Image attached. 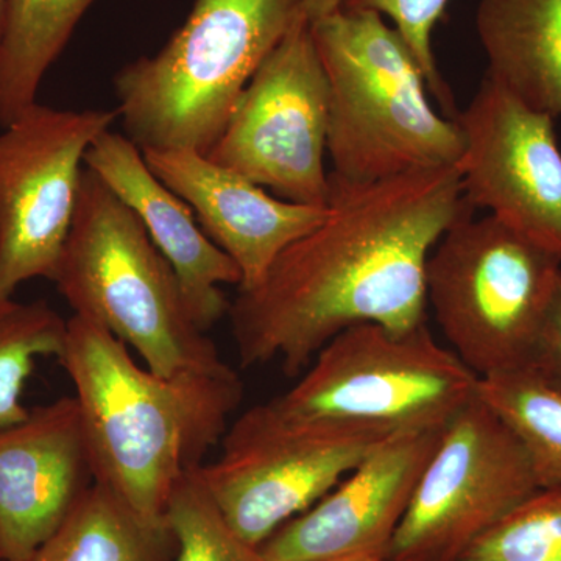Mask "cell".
Wrapping results in <instances>:
<instances>
[{
  "label": "cell",
  "mask_w": 561,
  "mask_h": 561,
  "mask_svg": "<svg viewBox=\"0 0 561 561\" xmlns=\"http://www.w3.org/2000/svg\"><path fill=\"white\" fill-rule=\"evenodd\" d=\"M301 9L302 0H195L160 51L117 72L125 136L140 150L206 153Z\"/></svg>",
  "instance_id": "5b68a950"
},
{
  "label": "cell",
  "mask_w": 561,
  "mask_h": 561,
  "mask_svg": "<svg viewBox=\"0 0 561 561\" xmlns=\"http://www.w3.org/2000/svg\"><path fill=\"white\" fill-rule=\"evenodd\" d=\"M343 0H302V14L306 20L313 22L341 9Z\"/></svg>",
  "instance_id": "484cf974"
},
{
  "label": "cell",
  "mask_w": 561,
  "mask_h": 561,
  "mask_svg": "<svg viewBox=\"0 0 561 561\" xmlns=\"http://www.w3.org/2000/svg\"><path fill=\"white\" fill-rule=\"evenodd\" d=\"M526 368L561 391V273Z\"/></svg>",
  "instance_id": "d4e9b609"
},
{
  "label": "cell",
  "mask_w": 561,
  "mask_h": 561,
  "mask_svg": "<svg viewBox=\"0 0 561 561\" xmlns=\"http://www.w3.org/2000/svg\"><path fill=\"white\" fill-rule=\"evenodd\" d=\"M486 76L530 108L561 116V0H479Z\"/></svg>",
  "instance_id": "e0dca14e"
},
{
  "label": "cell",
  "mask_w": 561,
  "mask_h": 561,
  "mask_svg": "<svg viewBox=\"0 0 561 561\" xmlns=\"http://www.w3.org/2000/svg\"><path fill=\"white\" fill-rule=\"evenodd\" d=\"M443 430L389 435L327 496L262 542L257 548L262 560L387 559Z\"/></svg>",
  "instance_id": "4fadbf2b"
},
{
  "label": "cell",
  "mask_w": 561,
  "mask_h": 561,
  "mask_svg": "<svg viewBox=\"0 0 561 561\" xmlns=\"http://www.w3.org/2000/svg\"><path fill=\"white\" fill-rule=\"evenodd\" d=\"M95 0H7L0 41V128L38 103L44 77Z\"/></svg>",
  "instance_id": "d6986e66"
},
{
  "label": "cell",
  "mask_w": 561,
  "mask_h": 561,
  "mask_svg": "<svg viewBox=\"0 0 561 561\" xmlns=\"http://www.w3.org/2000/svg\"><path fill=\"white\" fill-rule=\"evenodd\" d=\"M538 490L522 442L476 393L442 431L387 560L457 561Z\"/></svg>",
  "instance_id": "9c48e42d"
},
{
  "label": "cell",
  "mask_w": 561,
  "mask_h": 561,
  "mask_svg": "<svg viewBox=\"0 0 561 561\" xmlns=\"http://www.w3.org/2000/svg\"><path fill=\"white\" fill-rule=\"evenodd\" d=\"M330 84L301 14L243 90L206 157L283 201L327 206Z\"/></svg>",
  "instance_id": "30bf717a"
},
{
  "label": "cell",
  "mask_w": 561,
  "mask_h": 561,
  "mask_svg": "<svg viewBox=\"0 0 561 561\" xmlns=\"http://www.w3.org/2000/svg\"><path fill=\"white\" fill-rule=\"evenodd\" d=\"M561 261L493 216L468 210L426 267L427 305L460 360L479 378L529 365Z\"/></svg>",
  "instance_id": "8992f818"
},
{
  "label": "cell",
  "mask_w": 561,
  "mask_h": 561,
  "mask_svg": "<svg viewBox=\"0 0 561 561\" xmlns=\"http://www.w3.org/2000/svg\"><path fill=\"white\" fill-rule=\"evenodd\" d=\"M465 140L461 190L561 261V150L553 117L485 76L456 119Z\"/></svg>",
  "instance_id": "7c38bea8"
},
{
  "label": "cell",
  "mask_w": 561,
  "mask_h": 561,
  "mask_svg": "<svg viewBox=\"0 0 561 561\" xmlns=\"http://www.w3.org/2000/svg\"><path fill=\"white\" fill-rule=\"evenodd\" d=\"M168 522H151L95 482L58 530L27 561H172Z\"/></svg>",
  "instance_id": "ac0fdd59"
},
{
  "label": "cell",
  "mask_w": 561,
  "mask_h": 561,
  "mask_svg": "<svg viewBox=\"0 0 561 561\" xmlns=\"http://www.w3.org/2000/svg\"><path fill=\"white\" fill-rule=\"evenodd\" d=\"M116 110L35 103L0 128V298L54 279L76 216L84 157Z\"/></svg>",
  "instance_id": "8fae6325"
},
{
  "label": "cell",
  "mask_w": 561,
  "mask_h": 561,
  "mask_svg": "<svg viewBox=\"0 0 561 561\" xmlns=\"http://www.w3.org/2000/svg\"><path fill=\"white\" fill-rule=\"evenodd\" d=\"M95 483L76 397L0 430V559L27 561Z\"/></svg>",
  "instance_id": "5bb4252c"
},
{
  "label": "cell",
  "mask_w": 561,
  "mask_h": 561,
  "mask_svg": "<svg viewBox=\"0 0 561 561\" xmlns=\"http://www.w3.org/2000/svg\"><path fill=\"white\" fill-rule=\"evenodd\" d=\"M449 0H343V9L378 11L393 22L423 70L427 90L437 99L442 113L456 119V101L443 79L432 49V33L445 14Z\"/></svg>",
  "instance_id": "cb8c5ba5"
},
{
  "label": "cell",
  "mask_w": 561,
  "mask_h": 561,
  "mask_svg": "<svg viewBox=\"0 0 561 561\" xmlns=\"http://www.w3.org/2000/svg\"><path fill=\"white\" fill-rule=\"evenodd\" d=\"M165 522L176 542L172 561H264L257 548L243 541L224 518L201 468L184 472L173 486Z\"/></svg>",
  "instance_id": "7402d4cb"
},
{
  "label": "cell",
  "mask_w": 561,
  "mask_h": 561,
  "mask_svg": "<svg viewBox=\"0 0 561 561\" xmlns=\"http://www.w3.org/2000/svg\"><path fill=\"white\" fill-rule=\"evenodd\" d=\"M68 334L47 301L0 298V430L20 423L31 409L22 404L25 382L41 357H60Z\"/></svg>",
  "instance_id": "44dd1931"
},
{
  "label": "cell",
  "mask_w": 561,
  "mask_h": 561,
  "mask_svg": "<svg viewBox=\"0 0 561 561\" xmlns=\"http://www.w3.org/2000/svg\"><path fill=\"white\" fill-rule=\"evenodd\" d=\"M319 227L287 247L230 308L242 367L279 360L300 376L335 335L375 323L393 332L427 324L432 250L468 210L457 168L368 186L330 183Z\"/></svg>",
  "instance_id": "6da1fadb"
},
{
  "label": "cell",
  "mask_w": 561,
  "mask_h": 561,
  "mask_svg": "<svg viewBox=\"0 0 561 561\" xmlns=\"http://www.w3.org/2000/svg\"><path fill=\"white\" fill-rule=\"evenodd\" d=\"M142 154L150 171L191 206L210 241L236 262L242 273L238 290L256 287L279 254L328 214L327 206L272 197L197 150L149 149Z\"/></svg>",
  "instance_id": "9a60e30c"
},
{
  "label": "cell",
  "mask_w": 561,
  "mask_h": 561,
  "mask_svg": "<svg viewBox=\"0 0 561 561\" xmlns=\"http://www.w3.org/2000/svg\"><path fill=\"white\" fill-rule=\"evenodd\" d=\"M84 165L136 214L172 265L192 320L208 332L230 312L220 287H241L236 262L210 241L191 206L150 171L142 150L127 136L103 131L88 149Z\"/></svg>",
  "instance_id": "2e32d148"
},
{
  "label": "cell",
  "mask_w": 561,
  "mask_h": 561,
  "mask_svg": "<svg viewBox=\"0 0 561 561\" xmlns=\"http://www.w3.org/2000/svg\"><path fill=\"white\" fill-rule=\"evenodd\" d=\"M0 561H2V559H0Z\"/></svg>",
  "instance_id": "f1b7e54d"
},
{
  "label": "cell",
  "mask_w": 561,
  "mask_h": 561,
  "mask_svg": "<svg viewBox=\"0 0 561 561\" xmlns=\"http://www.w3.org/2000/svg\"><path fill=\"white\" fill-rule=\"evenodd\" d=\"M311 31L330 84L331 184L459 169V125L431 105L423 70L382 14L341 7L311 22Z\"/></svg>",
  "instance_id": "3957f363"
},
{
  "label": "cell",
  "mask_w": 561,
  "mask_h": 561,
  "mask_svg": "<svg viewBox=\"0 0 561 561\" xmlns=\"http://www.w3.org/2000/svg\"><path fill=\"white\" fill-rule=\"evenodd\" d=\"M7 0H0V41H2L3 25H5Z\"/></svg>",
  "instance_id": "4316f807"
},
{
  "label": "cell",
  "mask_w": 561,
  "mask_h": 561,
  "mask_svg": "<svg viewBox=\"0 0 561 561\" xmlns=\"http://www.w3.org/2000/svg\"><path fill=\"white\" fill-rule=\"evenodd\" d=\"M342 561H389L386 557H364V559L342 560Z\"/></svg>",
  "instance_id": "83f0119b"
},
{
  "label": "cell",
  "mask_w": 561,
  "mask_h": 561,
  "mask_svg": "<svg viewBox=\"0 0 561 561\" xmlns=\"http://www.w3.org/2000/svg\"><path fill=\"white\" fill-rule=\"evenodd\" d=\"M391 434L381 427L291 420L264 402L228 426L219 459L202 465L201 476L231 529L260 548Z\"/></svg>",
  "instance_id": "ba28073f"
},
{
  "label": "cell",
  "mask_w": 561,
  "mask_h": 561,
  "mask_svg": "<svg viewBox=\"0 0 561 561\" xmlns=\"http://www.w3.org/2000/svg\"><path fill=\"white\" fill-rule=\"evenodd\" d=\"M58 362L76 389L95 482L133 511L164 522L173 486L201 468L241 404L238 373L161 376L90 320H68Z\"/></svg>",
  "instance_id": "7a4b0ae2"
},
{
  "label": "cell",
  "mask_w": 561,
  "mask_h": 561,
  "mask_svg": "<svg viewBox=\"0 0 561 561\" xmlns=\"http://www.w3.org/2000/svg\"><path fill=\"white\" fill-rule=\"evenodd\" d=\"M478 394L522 442L540 489H561V391L518 368L479 378Z\"/></svg>",
  "instance_id": "ffe728a7"
},
{
  "label": "cell",
  "mask_w": 561,
  "mask_h": 561,
  "mask_svg": "<svg viewBox=\"0 0 561 561\" xmlns=\"http://www.w3.org/2000/svg\"><path fill=\"white\" fill-rule=\"evenodd\" d=\"M51 280L73 316L135 350L157 375L231 370L192 320L172 265L136 214L87 165Z\"/></svg>",
  "instance_id": "277c9868"
},
{
  "label": "cell",
  "mask_w": 561,
  "mask_h": 561,
  "mask_svg": "<svg viewBox=\"0 0 561 561\" xmlns=\"http://www.w3.org/2000/svg\"><path fill=\"white\" fill-rule=\"evenodd\" d=\"M479 376L427 324L393 332L375 323L351 327L313 357L300 381L267 401L300 421L443 430L478 393Z\"/></svg>",
  "instance_id": "52a82bcc"
},
{
  "label": "cell",
  "mask_w": 561,
  "mask_h": 561,
  "mask_svg": "<svg viewBox=\"0 0 561 561\" xmlns=\"http://www.w3.org/2000/svg\"><path fill=\"white\" fill-rule=\"evenodd\" d=\"M457 561H561V489H540Z\"/></svg>",
  "instance_id": "603a6c76"
}]
</instances>
